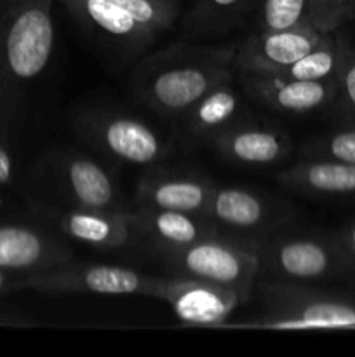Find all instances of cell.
Segmentation results:
<instances>
[{
  "label": "cell",
  "mask_w": 355,
  "mask_h": 357,
  "mask_svg": "<svg viewBox=\"0 0 355 357\" xmlns=\"http://www.w3.org/2000/svg\"><path fill=\"white\" fill-rule=\"evenodd\" d=\"M237 44L178 42L145 56L132 73V94L162 117H181L221 82L233 79Z\"/></svg>",
  "instance_id": "1"
},
{
  "label": "cell",
  "mask_w": 355,
  "mask_h": 357,
  "mask_svg": "<svg viewBox=\"0 0 355 357\" xmlns=\"http://www.w3.org/2000/svg\"><path fill=\"white\" fill-rule=\"evenodd\" d=\"M54 49L52 0H0V136L10 139L30 84Z\"/></svg>",
  "instance_id": "2"
},
{
  "label": "cell",
  "mask_w": 355,
  "mask_h": 357,
  "mask_svg": "<svg viewBox=\"0 0 355 357\" xmlns=\"http://www.w3.org/2000/svg\"><path fill=\"white\" fill-rule=\"evenodd\" d=\"M261 317L223 326L253 330H355V296L334 295L303 282L267 279L258 288ZM221 326V328H223Z\"/></svg>",
  "instance_id": "3"
},
{
  "label": "cell",
  "mask_w": 355,
  "mask_h": 357,
  "mask_svg": "<svg viewBox=\"0 0 355 357\" xmlns=\"http://www.w3.org/2000/svg\"><path fill=\"white\" fill-rule=\"evenodd\" d=\"M162 255L167 267L176 275L228 286L239 293L244 303L251 300L260 275L258 241L244 236L216 232L190 246Z\"/></svg>",
  "instance_id": "4"
},
{
  "label": "cell",
  "mask_w": 355,
  "mask_h": 357,
  "mask_svg": "<svg viewBox=\"0 0 355 357\" xmlns=\"http://www.w3.org/2000/svg\"><path fill=\"white\" fill-rule=\"evenodd\" d=\"M258 257L260 274L271 281H319L355 268L338 239L315 236L284 234L260 241Z\"/></svg>",
  "instance_id": "5"
},
{
  "label": "cell",
  "mask_w": 355,
  "mask_h": 357,
  "mask_svg": "<svg viewBox=\"0 0 355 357\" xmlns=\"http://www.w3.org/2000/svg\"><path fill=\"white\" fill-rule=\"evenodd\" d=\"M166 278L115 265H84L75 260L37 274H26L23 289L40 293H93V295H145L162 298Z\"/></svg>",
  "instance_id": "6"
},
{
  "label": "cell",
  "mask_w": 355,
  "mask_h": 357,
  "mask_svg": "<svg viewBox=\"0 0 355 357\" xmlns=\"http://www.w3.org/2000/svg\"><path fill=\"white\" fill-rule=\"evenodd\" d=\"M80 138L113 159L152 166L169 153V145L139 119L113 112H87L75 121Z\"/></svg>",
  "instance_id": "7"
},
{
  "label": "cell",
  "mask_w": 355,
  "mask_h": 357,
  "mask_svg": "<svg viewBox=\"0 0 355 357\" xmlns=\"http://www.w3.org/2000/svg\"><path fill=\"white\" fill-rule=\"evenodd\" d=\"M174 316L187 326L221 328L230 314L242 302L239 293L228 286L197 278H166L162 298Z\"/></svg>",
  "instance_id": "8"
},
{
  "label": "cell",
  "mask_w": 355,
  "mask_h": 357,
  "mask_svg": "<svg viewBox=\"0 0 355 357\" xmlns=\"http://www.w3.org/2000/svg\"><path fill=\"white\" fill-rule=\"evenodd\" d=\"M326 35L308 26L260 30L237 44L233 66L242 73H281L315 49Z\"/></svg>",
  "instance_id": "9"
},
{
  "label": "cell",
  "mask_w": 355,
  "mask_h": 357,
  "mask_svg": "<svg viewBox=\"0 0 355 357\" xmlns=\"http://www.w3.org/2000/svg\"><path fill=\"white\" fill-rule=\"evenodd\" d=\"M73 251L54 234L19 222H0V267L37 274L73 261Z\"/></svg>",
  "instance_id": "10"
},
{
  "label": "cell",
  "mask_w": 355,
  "mask_h": 357,
  "mask_svg": "<svg viewBox=\"0 0 355 357\" xmlns=\"http://www.w3.org/2000/svg\"><path fill=\"white\" fill-rule=\"evenodd\" d=\"M61 3L84 28L122 54H141L157 38L155 31L143 26L115 0H61Z\"/></svg>",
  "instance_id": "11"
},
{
  "label": "cell",
  "mask_w": 355,
  "mask_h": 357,
  "mask_svg": "<svg viewBox=\"0 0 355 357\" xmlns=\"http://www.w3.org/2000/svg\"><path fill=\"white\" fill-rule=\"evenodd\" d=\"M242 86L254 100L285 114H308L338 98V77L326 80H296L270 73H242Z\"/></svg>",
  "instance_id": "12"
},
{
  "label": "cell",
  "mask_w": 355,
  "mask_h": 357,
  "mask_svg": "<svg viewBox=\"0 0 355 357\" xmlns=\"http://www.w3.org/2000/svg\"><path fill=\"white\" fill-rule=\"evenodd\" d=\"M214 188L207 178L198 174L155 169L139 180L136 197L139 208L205 215Z\"/></svg>",
  "instance_id": "13"
},
{
  "label": "cell",
  "mask_w": 355,
  "mask_h": 357,
  "mask_svg": "<svg viewBox=\"0 0 355 357\" xmlns=\"http://www.w3.org/2000/svg\"><path fill=\"white\" fill-rule=\"evenodd\" d=\"M355 17V0H261L260 30H289L308 26L334 33Z\"/></svg>",
  "instance_id": "14"
},
{
  "label": "cell",
  "mask_w": 355,
  "mask_h": 357,
  "mask_svg": "<svg viewBox=\"0 0 355 357\" xmlns=\"http://www.w3.org/2000/svg\"><path fill=\"white\" fill-rule=\"evenodd\" d=\"M63 236L96 250H120L127 246L132 229V213L124 209L73 208L56 215Z\"/></svg>",
  "instance_id": "15"
},
{
  "label": "cell",
  "mask_w": 355,
  "mask_h": 357,
  "mask_svg": "<svg viewBox=\"0 0 355 357\" xmlns=\"http://www.w3.org/2000/svg\"><path fill=\"white\" fill-rule=\"evenodd\" d=\"M132 229L134 234L155 244L162 253L181 250L219 232L205 215L148 208H139L132 213Z\"/></svg>",
  "instance_id": "16"
},
{
  "label": "cell",
  "mask_w": 355,
  "mask_h": 357,
  "mask_svg": "<svg viewBox=\"0 0 355 357\" xmlns=\"http://www.w3.org/2000/svg\"><path fill=\"white\" fill-rule=\"evenodd\" d=\"M211 143L225 159L246 166H270L291 152V139L282 131L235 122Z\"/></svg>",
  "instance_id": "17"
},
{
  "label": "cell",
  "mask_w": 355,
  "mask_h": 357,
  "mask_svg": "<svg viewBox=\"0 0 355 357\" xmlns=\"http://www.w3.org/2000/svg\"><path fill=\"white\" fill-rule=\"evenodd\" d=\"M58 174L77 208L122 209L111 176L89 157L79 153L63 157L58 162Z\"/></svg>",
  "instance_id": "18"
},
{
  "label": "cell",
  "mask_w": 355,
  "mask_h": 357,
  "mask_svg": "<svg viewBox=\"0 0 355 357\" xmlns=\"http://www.w3.org/2000/svg\"><path fill=\"white\" fill-rule=\"evenodd\" d=\"M205 216L218 229L240 234L258 232L274 222L270 202L263 195L240 187H216Z\"/></svg>",
  "instance_id": "19"
},
{
  "label": "cell",
  "mask_w": 355,
  "mask_h": 357,
  "mask_svg": "<svg viewBox=\"0 0 355 357\" xmlns=\"http://www.w3.org/2000/svg\"><path fill=\"white\" fill-rule=\"evenodd\" d=\"M278 181L301 194L355 197V164L303 159L301 162L281 171Z\"/></svg>",
  "instance_id": "20"
},
{
  "label": "cell",
  "mask_w": 355,
  "mask_h": 357,
  "mask_svg": "<svg viewBox=\"0 0 355 357\" xmlns=\"http://www.w3.org/2000/svg\"><path fill=\"white\" fill-rule=\"evenodd\" d=\"M230 82L212 87L181 115L184 119V131L191 139L212 142L223 129L233 124V119L239 114L240 96Z\"/></svg>",
  "instance_id": "21"
},
{
  "label": "cell",
  "mask_w": 355,
  "mask_h": 357,
  "mask_svg": "<svg viewBox=\"0 0 355 357\" xmlns=\"http://www.w3.org/2000/svg\"><path fill=\"white\" fill-rule=\"evenodd\" d=\"M261 0H195L187 30L195 37H212L233 30Z\"/></svg>",
  "instance_id": "22"
},
{
  "label": "cell",
  "mask_w": 355,
  "mask_h": 357,
  "mask_svg": "<svg viewBox=\"0 0 355 357\" xmlns=\"http://www.w3.org/2000/svg\"><path fill=\"white\" fill-rule=\"evenodd\" d=\"M343 45L345 42L341 38H338L334 33H327L315 49L306 52L303 58L282 70L281 73H270V75H281L296 80L334 79L340 70Z\"/></svg>",
  "instance_id": "23"
},
{
  "label": "cell",
  "mask_w": 355,
  "mask_h": 357,
  "mask_svg": "<svg viewBox=\"0 0 355 357\" xmlns=\"http://www.w3.org/2000/svg\"><path fill=\"white\" fill-rule=\"evenodd\" d=\"M115 2L143 26L150 28L157 35L164 30H169L180 13L178 0H115Z\"/></svg>",
  "instance_id": "24"
},
{
  "label": "cell",
  "mask_w": 355,
  "mask_h": 357,
  "mask_svg": "<svg viewBox=\"0 0 355 357\" xmlns=\"http://www.w3.org/2000/svg\"><path fill=\"white\" fill-rule=\"evenodd\" d=\"M305 159H326L334 162L355 164V126L315 138L303 149Z\"/></svg>",
  "instance_id": "25"
},
{
  "label": "cell",
  "mask_w": 355,
  "mask_h": 357,
  "mask_svg": "<svg viewBox=\"0 0 355 357\" xmlns=\"http://www.w3.org/2000/svg\"><path fill=\"white\" fill-rule=\"evenodd\" d=\"M338 96L343 98L345 108L355 115V47L343 45L340 70H338Z\"/></svg>",
  "instance_id": "26"
},
{
  "label": "cell",
  "mask_w": 355,
  "mask_h": 357,
  "mask_svg": "<svg viewBox=\"0 0 355 357\" xmlns=\"http://www.w3.org/2000/svg\"><path fill=\"white\" fill-rule=\"evenodd\" d=\"M14 180V157L9 150V139L0 136V185Z\"/></svg>",
  "instance_id": "27"
},
{
  "label": "cell",
  "mask_w": 355,
  "mask_h": 357,
  "mask_svg": "<svg viewBox=\"0 0 355 357\" xmlns=\"http://www.w3.org/2000/svg\"><path fill=\"white\" fill-rule=\"evenodd\" d=\"M24 275L26 274L7 271V268L0 267V293L14 291V289H23Z\"/></svg>",
  "instance_id": "28"
},
{
  "label": "cell",
  "mask_w": 355,
  "mask_h": 357,
  "mask_svg": "<svg viewBox=\"0 0 355 357\" xmlns=\"http://www.w3.org/2000/svg\"><path fill=\"white\" fill-rule=\"evenodd\" d=\"M338 243L343 248L345 253L348 255V258L355 264V222L347 225V229L338 236Z\"/></svg>",
  "instance_id": "29"
}]
</instances>
